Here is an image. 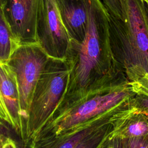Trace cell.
<instances>
[{
	"instance_id": "3957f363",
	"label": "cell",
	"mask_w": 148,
	"mask_h": 148,
	"mask_svg": "<svg viewBox=\"0 0 148 148\" xmlns=\"http://www.w3.org/2000/svg\"><path fill=\"white\" fill-rule=\"evenodd\" d=\"M50 58L38 42H34L20 45L7 61L17 79L24 132L36 86Z\"/></svg>"
},
{
	"instance_id": "8fae6325",
	"label": "cell",
	"mask_w": 148,
	"mask_h": 148,
	"mask_svg": "<svg viewBox=\"0 0 148 148\" xmlns=\"http://www.w3.org/2000/svg\"><path fill=\"white\" fill-rule=\"evenodd\" d=\"M105 130L101 125L96 130L84 138L75 148H98L105 135Z\"/></svg>"
},
{
	"instance_id": "ba28073f",
	"label": "cell",
	"mask_w": 148,
	"mask_h": 148,
	"mask_svg": "<svg viewBox=\"0 0 148 148\" xmlns=\"http://www.w3.org/2000/svg\"><path fill=\"white\" fill-rule=\"evenodd\" d=\"M96 118L80 124L56 136L32 140L24 148H75L101 125Z\"/></svg>"
},
{
	"instance_id": "9c48e42d",
	"label": "cell",
	"mask_w": 148,
	"mask_h": 148,
	"mask_svg": "<svg viewBox=\"0 0 148 148\" xmlns=\"http://www.w3.org/2000/svg\"><path fill=\"white\" fill-rule=\"evenodd\" d=\"M128 16L134 43V62L148 73V32L141 13L133 0L128 1Z\"/></svg>"
},
{
	"instance_id": "d6986e66",
	"label": "cell",
	"mask_w": 148,
	"mask_h": 148,
	"mask_svg": "<svg viewBox=\"0 0 148 148\" xmlns=\"http://www.w3.org/2000/svg\"><path fill=\"white\" fill-rule=\"evenodd\" d=\"M6 0H0V6L1 8H2V9L6 3Z\"/></svg>"
},
{
	"instance_id": "4fadbf2b",
	"label": "cell",
	"mask_w": 148,
	"mask_h": 148,
	"mask_svg": "<svg viewBox=\"0 0 148 148\" xmlns=\"http://www.w3.org/2000/svg\"><path fill=\"white\" fill-rule=\"evenodd\" d=\"M0 127L8 131L13 130L11 119L0 92Z\"/></svg>"
},
{
	"instance_id": "8992f818",
	"label": "cell",
	"mask_w": 148,
	"mask_h": 148,
	"mask_svg": "<svg viewBox=\"0 0 148 148\" xmlns=\"http://www.w3.org/2000/svg\"><path fill=\"white\" fill-rule=\"evenodd\" d=\"M0 92L12 120L13 131L23 142L25 132L21 116L19 87L16 75L7 61L0 62Z\"/></svg>"
},
{
	"instance_id": "9a60e30c",
	"label": "cell",
	"mask_w": 148,
	"mask_h": 148,
	"mask_svg": "<svg viewBox=\"0 0 148 148\" xmlns=\"http://www.w3.org/2000/svg\"><path fill=\"white\" fill-rule=\"evenodd\" d=\"M125 148H148V138L142 137H128L123 141Z\"/></svg>"
},
{
	"instance_id": "52a82bcc",
	"label": "cell",
	"mask_w": 148,
	"mask_h": 148,
	"mask_svg": "<svg viewBox=\"0 0 148 148\" xmlns=\"http://www.w3.org/2000/svg\"><path fill=\"white\" fill-rule=\"evenodd\" d=\"M62 23L71 40L81 42L88 20L87 0H56Z\"/></svg>"
},
{
	"instance_id": "ac0fdd59",
	"label": "cell",
	"mask_w": 148,
	"mask_h": 148,
	"mask_svg": "<svg viewBox=\"0 0 148 148\" xmlns=\"http://www.w3.org/2000/svg\"><path fill=\"white\" fill-rule=\"evenodd\" d=\"M105 1L108 5L109 4L110 5H112V6H114L116 4V0H105Z\"/></svg>"
},
{
	"instance_id": "30bf717a",
	"label": "cell",
	"mask_w": 148,
	"mask_h": 148,
	"mask_svg": "<svg viewBox=\"0 0 148 148\" xmlns=\"http://www.w3.org/2000/svg\"><path fill=\"white\" fill-rule=\"evenodd\" d=\"M20 45L12 34L0 6V62H6Z\"/></svg>"
},
{
	"instance_id": "5bb4252c",
	"label": "cell",
	"mask_w": 148,
	"mask_h": 148,
	"mask_svg": "<svg viewBox=\"0 0 148 148\" xmlns=\"http://www.w3.org/2000/svg\"><path fill=\"white\" fill-rule=\"evenodd\" d=\"M10 131L0 127V148H18L16 140L11 136Z\"/></svg>"
},
{
	"instance_id": "6da1fadb",
	"label": "cell",
	"mask_w": 148,
	"mask_h": 148,
	"mask_svg": "<svg viewBox=\"0 0 148 148\" xmlns=\"http://www.w3.org/2000/svg\"><path fill=\"white\" fill-rule=\"evenodd\" d=\"M72 66L67 58H50L36 86L25 128L24 146L46 124L60 101Z\"/></svg>"
},
{
	"instance_id": "7c38bea8",
	"label": "cell",
	"mask_w": 148,
	"mask_h": 148,
	"mask_svg": "<svg viewBox=\"0 0 148 148\" xmlns=\"http://www.w3.org/2000/svg\"><path fill=\"white\" fill-rule=\"evenodd\" d=\"M126 134L128 137H142L148 135V124L143 121H136L127 128Z\"/></svg>"
},
{
	"instance_id": "e0dca14e",
	"label": "cell",
	"mask_w": 148,
	"mask_h": 148,
	"mask_svg": "<svg viewBox=\"0 0 148 148\" xmlns=\"http://www.w3.org/2000/svg\"><path fill=\"white\" fill-rule=\"evenodd\" d=\"M142 106L146 110L148 113V98H143L140 101Z\"/></svg>"
},
{
	"instance_id": "277c9868",
	"label": "cell",
	"mask_w": 148,
	"mask_h": 148,
	"mask_svg": "<svg viewBox=\"0 0 148 148\" xmlns=\"http://www.w3.org/2000/svg\"><path fill=\"white\" fill-rule=\"evenodd\" d=\"M36 41L51 58L64 59L71 39L62 23L56 0H39L36 25Z\"/></svg>"
},
{
	"instance_id": "7a4b0ae2",
	"label": "cell",
	"mask_w": 148,
	"mask_h": 148,
	"mask_svg": "<svg viewBox=\"0 0 148 148\" xmlns=\"http://www.w3.org/2000/svg\"><path fill=\"white\" fill-rule=\"evenodd\" d=\"M87 1L88 20L86 34L81 42L71 40L66 57L71 63L72 69L65 90L59 103L86 89L92 71L100 60V36L96 3L95 0Z\"/></svg>"
},
{
	"instance_id": "2e32d148",
	"label": "cell",
	"mask_w": 148,
	"mask_h": 148,
	"mask_svg": "<svg viewBox=\"0 0 148 148\" xmlns=\"http://www.w3.org/2000/svg\"><path fill=\"white\" fill-rule=\"evenodd\" d=\"M110 148H125V147L123 141L121 139L116 138L112 141V146Z\"/></svg>"
},
{
	"instance_id": "5b68a950",
	"label": "cell",
	"mask_w": 148,
	"mask_h": 148,
	"mask_svg": "<svg viewBox=\"0 0 148 148\" xmlns=\"http://www.w3.org/2000/svg\"><path fill=\"white\" fill-rule=\"evenodd\" d=\"M39 0H6L5 19L20 45L37 42L36 18Z\"/></svg>"
}]
</instances>
